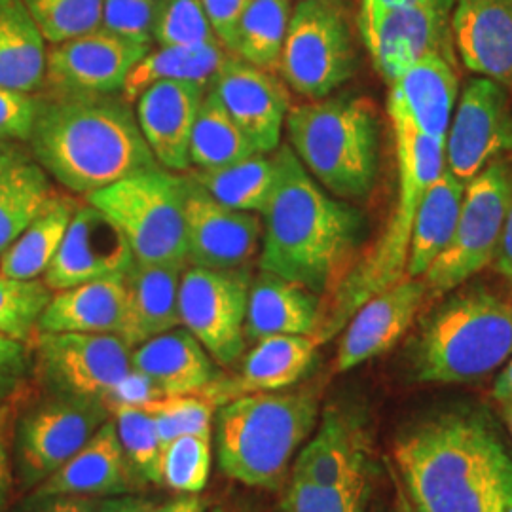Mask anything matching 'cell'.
Listing matches in <instances>:
<instances>
[{"instance_id": "obj_48", "label": "cell", "mask_w": 512, "mask_h": 512, "mask_svg": "<svg viewBox=\"0 0 512 512\" xmlns=\"http://www.w3.org/2000/svg\"><path fill=\"white\" fill-rule=\"evenodd\" d=\"M29 365L25 344L0 332V401L21 384Z\"/></svg>"}, {"instance_id": "obj_13", "label": "cell", "mask_w": 512, "mask_h": 512, "mask_svg": "<svg viewBox=\"0 0 512 512\" xmlns=\"http://www.w3.org/2000/svg\"><path fill=\"white\" fill-rule=\"evenodd\" d=\"M452 12L429 4L361 10L359 29L378 73L393 84L425 57H442L456 65Z\"/></svg>"}, {"instance_id": "obj_58", "label": "cell", "mask_w": 512, "mask_h": 512, "mask_svg": "<svg viewBox=\"0 0 512 512\" xmlns=\"http://www.w3.org/2000/svg\"><path fill=\"white\" fill-rule=\"evenodd\" d=\"M499 406H501V416H503V420L507 423V427H509L512 435V401L501 403Z\"/></svg>"}, {"instance_id": "obj_8", "label": "cell", "mask_w": 512, "mask_h": 512, "mask_svg": "<svg viewBox=\"0 0 512 512\" xmlns=\"http://www.w3.org/2000/svg\"><path fill=\"white\" fill-rule=\"evenodd\" d=\"M186 177L164 167L86 196L128 238L137 262L186 264Z\"/></svg>"}, {"instance_id": "obj_5", "label": "cell", "mask_w": 512, "mask_h": 512, "mask_svg": "<svg viewBox=\"0 0 512 512\" xmlns=\"http://www.w3.org/2000/svg\"><path fill=\"white\" fill-rule=\"evenodd\" d=\"M319 420L315 391H260L222 404L217 454L222 473L251 488L277 490Z\"/></svg>"}, {"instance_id": "obj_15", "label": "cell", "mask_w": 512, "mask_h": 512, "mask_svg": "<svg viewBox=\"0 0 512 512\" xmlns=\"http://www.w3.org/2000/svg\"><path fill=\"white\" fill-rule=\"evenodd\" d=\"M512 150V110L505 86L475 78L461 93L446 135V167L467 184Z\"/></svg>"}, {"instance_id": "obj_51", "label": "cell", "mask_w": 512, "mask_h": 512, "mask_svg": "<svg viewBox=\"0 0 512 512\" xmlns=\"http://www.w3.org/2000/svg\"><path fill=\"white\" fill-rule=\"evenodd\" d=\"M38 512H101V503L88 495H55Z\"/></svg>"}, {"instance_id": "obj_28", "label": "cell", "mask_w": 512, "mask_h": 512, "mask_svg": "<svg viewBox=\"0 0 512 512\" xmlns=\"http://www.w3.org/2000/svg\"><path fill=\"white\" fill-rule=\"evenodd\" d=\"M131 366L164 397L196 395L220 378L215 359L184 327L167 330L131 349Z\"/></svg>"}, {"instance_id": "obj_52", "label": "cell", "mask_w": 512, "mask_h": 512, "mask_svg": "<svg viewBox=\"0 0 512 512\" xmlns=\"http://www.w3.org/2000/svg\"><path fill=\"white\" fill-rule=\"evenodd\" d=\"M494 264L495 270L512 283V190L509 207H507V217H505V224H503V232H501V239H499L497 253H495Z\"/></svg>"}, {"instance_id": "obj_46", "label": "cell", "mask_w": 512, "mask_h": 512, "mask_svg": "<svg viewBox=\"0 0 512 512\" xmlns=\"http://www.w3.org/2000/svg\"><path fill=\"white\" fill-rule=\"evenodd\" d=\"M173 421L179 437L200 435L211 437L213 433V404L202 395H175L150 401Z\"/></svg>"}, {"instance_id": "obj_10", "label": "cell", "mask_w": 512, "mask_h": 512, "mask_svg": "<svg viewBox=\"0 0 512 512\" xmlns=\"http://www.w3.org/2000/svg\"><path fill=\"white\" fill-rule=\"evenodd\" d=\"M511 190L512 169L501 160H494L465 184L454 236L423 274L427 300L452 293L494 264Z\"/></svg>"}, {"instance_id": "obj_38", "label": "cell", "mask_w": 512, "mask_h": 512, "mask_svg": "<svg viewBox=\"0 0 512 512\" xmlns=\"http://www.w3.org/2000/svg\"><path fill=\"white\" fill-rule=\"evenodd\" d=\"M291 19V0H251L239 16L232 54L277 73Z\"/></svg>"}, {"instance_id": "obj_26", "label": "cell", "mask_w": 512, "mask_h": 512, "mask_svg": "<svg viewBox=\"0 0 512 512\" xmlns=\"http://www.w3.org/2000/svg\"><path fill=\"white\" fill-rule=\"evenodd\" d=\"M319 344L311 336H270L247 353L238 380L207 385L200 393L213 406H222L247 393L283 391L300 382L310 370Z\"/></svg>"}, {"instance_id": "obj_30", "label": "cell", "mask_w": 512, "mask_h": 512, "mask_svg": "<svg viewBox=\"0 0 512 512\" xmlns=\"http://www.w3.org/2000/svg\"><path fill=\"white\" fill-rule=\"evenodd\" d=\"M54 196L46 169L21 141H0V255Z\"/></svg>"}, {"instance_id": "obj_3", "label": "cell", "mask_w": 512, "mask_h": 512, "mask_svg": "<svg viewBox=\"0 0 512 512\" xmlns=\"http://www.w3.org/2000/svg\"><path fill=\"white\" fill-rule=\"evenodd\" d=\"M129 105L120 93H46L37 97L29 148L57 183L84 196L162 167Z\"/></svg>"}, {"instance_id": "obj_6", "label": "cell", "mask_w": 512, "mask_h": 512, "mask_svg": "<svg viewBox=\"0 0 512 512\" xmlns=\"http://www.w3.org/2000/svg\"><path fill=\"white\" fill-rule=\"evenodd\" d=\"M296 158L330 196L365 200L380 165V120L361 97H323L287 112Z\"/></svg>"}, {"instance_id": "obj_24", "label": "cell", "mask_w": 512, "mask_h": 512, "mask_svg": "<svg viewBox=\"0 0 512 512\" xmlns=\"http://www.w3.org/2000/svg\"><path fill=\"white\" fill-rule=\"evenodd\" d=\"M139 484L141 480L122 450L114 421L107 420L59 471L38 484L37 497L126 495L135 492Z\"/></svg>"}, {"instance_id": "obj_12", "label": "cell", "mask_w": 512, "mask_h": 512, "mask_svg": "<svg viewBox=\"0 0 512 512\" xmlns=\"http://www.w3.org/2000/svg\"><path fill=\"white\" fill-rule=\"evenodd\" d=\"M37 342L42 370L63 397L109 410L133 374L131 348L118 334L40 332Z\"/></svg>"}, {"instance_id": "obj_54", "label": "cell", "mask_w": 512, "mask_h": 512, "mask_svg": "<svg viewBox=\"0 0 512 512\" xmlns=\"http://www.w3.org/2000/svg\"><path fill=\"white\" fill-rule=\"evenodd\" d=\"M414 4H429V6L454 10L456 0H361V10H391V8H403V6H414Z\"/></svg>"}, {"instance_id": "obj_37", "label": "cell", "mask_w": 512, "mask_h": 512, "mask_svg": "<svg viewBox=\"0 0 512 512\" xmlns=\"http://www.w3.org/2000/svg\"><path fill=\"white\" fill-rule=\"evenodd\" d=\"M253 154H258L255 147L226 112L217 92L209 88L190 139V165L211 171L238 164Z\"/></svg>"}, {"instance_id": "obj_49", "label": "cell", "mask_w": 512, "mask_h": 512, "mask_svg": "<svg viewBox=\"0 0 512 512\" xmlns=\"http://www.w3.org/2000/svg\"><path fill=\"white\" fill-rule=\"evenodd\" d=\"M249 2L251 0H203L205 12L213 25L215 35L230 54L234 46V33L239 16L249 6Z\"/></svg>"}, {"instance_id": "obj_25", "label": "cell", "mask_w": 512, "mask_h": 512, "mask_svg": "<svg viewBox=\"0 0 512 512\" xmlns=\"http://www.w3.org/2000/svg\"><path fill=\"white\" fill-rule=\"evenodd\" d=\"M186 264L133 262L124 275V317L118 336L137 348L181 327L179 287Z\"/></svg>"}, {"instance_id": "obj_33", "label": "cell", "mask_w": 512, "mask_h": 512, "mask_svg": "<svg viewBox=\"0 0 512 512\" xmlns=\"http://www.w3.org/2000/svg\"><path fill=\"white\" fill-rule=\"evenodd\" d=\"M465 183L448 167L423 196L406 264V277H423L437 256L446 249L458 226Z\"/></svg>"}, {"instance_id": "obj_22", "label": "cell", "mask_w": 512, "mask_h": 512, "mask_svg": "<svg viewBox=\"0 0 512 512\" xmlns=\"http://www.w3.org/2000/svg\"><path fill=\"white\" fill-rule=\"evenodd\" d=\"M389 86L391 120L446 145L452 110L458 101L456 65L442 57H425Z\"/></svg>"}, {"instance_id": "obj_27", "label": "cell", "mask_w": 512, "mask_h": 512, "mask_svg": "<svg viewBox=\"0 0 512 512\" xmlns=\"http://www.w3.org/2000/svg\"><path fill=\"white\" fill-rule=\"evenodd\" d=\"M323 315V300L300 283L264 272L253 277L245 338L258 342L270 336H313Z\"/></svg>"}, {"instance_id": "obj_21", "label": "cell", "mask_w": 512, "mask_h": 512, "mask_svg": "<svg viewBox=\"0 0 512 512\" xmlns=\"http://www.w3.org/2000/svg\"><path fill=\"white\" fill-rule=\"evenodd\" d=\"M205 88L194 82L162 80L137 97V124L156 162L167 171H190V139Z\"/></svg>"}, {"instance_id": "obj_42", "label": "cell", "mask_w": 512, "mask_h": 512, "mask_svg": "<svg viewBox=\"0 0 512 512\" xmlns=\"http://www.w3.org/2000/svg\"><path fill=\"white\" fill-rule=\"evenodd\" d=\"M370 492V473L353 476L336 486H317L291 478L285 495V512H363Z\"/></svg>"}, {"instance_id": "obj_59", "label": "cell", "mask_w": 512, "mask_h": 512, "mask_svg": "<svg viewBox=\"0 0 512 512\" xmlns=\"http://www.w3.org/2000/svg\"><path fill=\"white\" fill-rule=\"evenodd\" d=\"M211 512H228L226 509H222V507H217V509H213Z\"/></svg>"}, {"instance_id": "obj_36", "label": "cell", "mask_w": 512, "mask_h": 512, "mask_svg": "<svg viewBox=\"0 0 512 512\" xmlns=\"http://www.w3.org/2000/svg\"><path fill=\"white\" fill-rule=\"evenodd\" d=\"M186 175L217 202L245 213L262 215L274 196L277 164L274 156L253 154L220 169H190Z\"/></svg>"}, {"instance_id": "obj_50", "label": "cell", "mask_w": 512, "mask_h": 512, "mask_svg": "<svg viewBox=\"0 0 512 512\" xmlns=\"http://www.w3.org/2000/svg\"><path fill=\"white\" fill-rule=\"evenodd\" d=\"M14 404H0V512L4 511L12 490L10 467V435L14 425Z\"/></svg>"}, {"instance_id": "obj_1", "label": "cell", "mask_w": 512, "mask_h": 512, "mask_svg": "<svg viewBox=\"0 0 512 512\" xmlns=\"http://www.w3.org/2000/svg\"><path fill=\"white\" fill-rule=\"evenodd\" d=\"M416 512H512V456L475 410H444L410 425L393 446Z\"/></svg>"}, {"instance_id": "obj_2", "label": "cell", "mask_w": 512, "mask_h": 512, "mask_svg": "<svg viewBox=\"0 0 512 512\" xmlns=\"http://www.w3.org/2000/svg\"><path fill=\"white\" fill-rule=\"evenodd\" d=\"M274 158L277 184L260 215L258 266L323 298L351 268L365 238V217L315 183L289 145L277 148Z\"/></svg>"}, {"instance_id": "obj_35", "label": "cell", "mask_w": 512, "mask_h": 512, "mask_svg": "<svg viewBox=\"0 0 512 512\" xmlns=\"http://www.w3.org/2000/svg\"><path fill=\"white\" fill-rule=\"evenodd\" d=\"M228 57L230 52L220 42L198 48H150L131 69L120 95L128 103H133L148 86L162 80L194 82L209 90Z\"/></svg>"}, {"instance_id": "obj_14", "label": "cell", "mask_w": 512, "mask_h": 512, "mask_svg": "<svg viewBox=\"0 0 512 512\" xmlns=\"http://www.w3.org/2000/svg\"><path fill=\"white\" fill-rule=\"evenodd\" d=\"M109 420L101 403L63 397L19 421L16 459L25 486H37L59 471Z\"/></svg>"}, {"instance_id": "obj_47", "label": "cell", "mask_w": 512, "mask_h": 512, "mask_svg": "<svg viewBox=\"0 0 512 512\" xmlns=\"http://www.w3.org/2000/svg\"><path fill=\"white\" fill-rule=\"evenodd\" d=\"M37 110L33 93L14 92L0 86V141H29Z\"/></svg>"}, {"instance_id": "obj_17", "label": "cell", "mask_w": 512, "mask_h": 512, "mask_svg": "<svg viewBox=\"0 0 512 512\" xmlns=\"http://www.w3.org/2000/svg\"><path fill=\"white\" fill-rule=\"evenodd\" d=\"M186 266L207 270L247 268L258 253L262 219L211 198L186 173Z\"/></svg>"}, {"instance_id": "obj_34", "label": "cell", "mask_w": 512, "mask_h": 512, "mask_svg": "<svg viewBox=\"0 0 512 512\" xmlns=\"http://www.w3.org/2000/svg\"><path fill=\"white\" fill-rule=\"evenodd\" d=\"M78 202L54 194L18 239L0 255V274L12 279H38L46 274L55 253L65 238Z\"/></svg>"}, {"instance_id": "obj_7", "label": "cell", "mask_w": 512, "mask_h": 512, "mask_svg": "<svg viewBox=\"0 0 512 512\" xmlns=\"http://www.w3.org/2000/svg\"><path fill=\"white\" fill-rule=\"evenodd\" d=\"M512 357V304L486 289L444 302L418 336L412 366L423 384H469Z\"/></svg>"}, {"instance_id": "obj_23", "label": "cell", "mask_w": 512, "mask_h": 512, "mask_svg": "<svg viewBox=\"0 0 512 512\" xmlns=\"http://www.w3.org/2000/svg\"><path fill=\"white\" fill-rule=\"evenodd\" d=\"M452 33L469 71L512 86V0H459Z\"/></svg>"}, {"instance_id": "obj_19", "label": "cell", "mask_w": 512, "mask_h": 512, "mask_svg": "<svg viewBox=\"0 0 512 512\" xmlns=\"http://www.w3.org/2000/svg\"><path fill=\"white\" fill-rule=\"evenodd\" d=\"M211 88L258 154L279 148L291 99L275 73L230 54Z\"/></svg>"}, {"instance_id": "obj_20", "label": "cell", "mask_w": 512, "mask_h": 512, "mask_svg": "<svg viewBox=\"0 0 512 512\" xmlns=\"http://www.w3.org/2000/svg\"><path fill=\"white\" fill-rule=\"evenodd\" d=\"M425 300L427 287L423 279L403 277L365 302L344 327L334 357V374L348 372L393 348L412 327Z\"/></svg>"}, {"instance_id": "obj_39", "label": "cell", "mask_w": 512, "mask_h": 512, "mask_svg": "<svg viewBox=\"0 0 512 512\" xmlns=\"http://www.w3.org/2000/svg\"><path fill=\"white\" fill-rule=\"evenodd\" d=\"M110 414L133 473L141 482L162 484L164 446L150 410L143 404H114L110 406Z\"/></svg>"}, {"instance_id": "obj_4", "label": "cell", "mask_w": 512, "mask_h": 512, "mask_svg": "<svg viewBox=\"0 0 512 512\" xmlns=\"http://www.w3.org/2000/svg\"><path fill=\"white\" fill-rule=\"evenodd\" d=\"M393 131L399 165V194L393 219L376 245L359 262L351 264L329 294V302H323L321 325L311 336L319 346L344 329L353 313L370 298L406 277L418 209L425 192L446 167L444 143L421 135L403 122H393Z\"/></svg>"}, {"instance_id": "obj_29", "label": "cell", "mask_w": 512, "mask_h": 512, "mask_svg": "<svg viewBox=\"0 0 512 512\" xmlns=\"http://www.w3.org/2000/svg\"><path fill=\"white\" fill-rule=\"evenodd\" d=\"M363 473H370V463L361 423L338 408H327L315 437L296 458L293 476L317 486H336Z\"/></svg>"}, {"instance_id": "obj_40", "label": "cell", "mask_w": 512, "mask_h": 512, "mask_svg": "<svg viewBox=\"0 0 512 512\" xmlns=\"http://www.w3.org/2000/svg\"><path fill=\"white\" fill-rule=\"evenodd\" d=\"M46 42L59 44L101 27L103 0H23Z\"/></svg>"}, {"instance_id": "obj_18", "label": "cell", "mask_w": 512, "mask_h": 512, "mask_svg": "<svg viewBox=\"0 0 512 512\" xmlns=\"http://www.w3.org/2000/svg\"><path fill=\"white\" fill-rule=\"evenodd\" d=\"M133 262L135 256L122 230L86 202L76 207L42 281L57 293L97 279L126 275Z\"/></svg>"}, {"instance_id": "obj_55", "label": "cell", "mask_w": 512, "mask_h": 512, "mask_svg": "<svg viewBox=\"0 0 512 512\" xmlns=\"http://www.w3.org/2000/svg\"><path fill=\"white\" fill-rule=\"evenodd\" d=\"M492 395L499 404L512 401V357L507 361L505 368L499 372Z\"/></svg>"}, {"instance_id": "obj_41", "label": "cell", "mask_w": 512, "mask_h": 512, "mask_svg": "<svg viewBox=\"0 0 512 512\" xmlns=\"http://www.w3.org/2000/svg\"><path fill=\"white\" fill-rule=\"evenodd\" d=\"M52 291L38 279H12L0 274V332L27 342L38 330V319Z\"/></svg>"}, {"instance_id": "obj_11", "label": "cell", "mask_w": 512, "mask_h": 512, "mask_svg": "<svg viewBox=\"0 0 512 512\" xmlns=\"http://www.w3.org/2000/svg\"><path fill=\"white\" fill-rule=\"evenodd\" d=\"M251 281L249 266L236 270L186 266L181 277V327L224 368L236 365L247 348L245 315Z\"/></svg>"}, {"instance_id": "obj_31", "label": "cell", "mask_w": 512, "mask_h": 512, "mask_svg": "<svg viewBox=\"0 0 512 512\" xmlns=\"http://www.w3.org/2000/svg\"><path fill=\"white\" fill-rule=\"evenodd\" d=\"M124 296V275L57 291L38 319V332L118 334L124 317Z\"/></svg>"}, {"instance_id": "obj_53", "label": "cell", "mask_w": 512, "mask_h": 512, "mask_svg": "<svg viewBox=\"0 0 512 512\" xmlns=\"http://www.w3.org/2000/svg\"><path fill=\"white\" fill-rule=\"evenodd\" d=\"M205 509H207V501L200 495L186 494L173 501H167L160 507L147 505V509L143 512H205Z\"/></svg>"}, {"instance_id": "obj_9", "label": "cell", "mask_w": 512, "mask_h": 512, "mask_svg": "<svg viewBox=\"0 0 512 512\" xmlns=\"http://www.w3.org/2000/svg\"><path fill=\"white\" fill-rule=\"evenodd\" d=\"M357 71V48L342 0H300L283 42L279 71L293 92L323 99Z\"/></svg>"}, {"instance_id": "obj_56", "label": "cell", "mask_w": 512, "mask_h": 512, "mask_svg": "<svg viewBox=\"0 0 512 512\" xmlns=\"http://www.w3.org/2000/svg\"><path fill=\"white\" fill-rule=\"evenodd\" d=\"M148 503L133 497H120V499H109L101 503V512H143L147 509Z\"/></svg>"}, {"instance_id": "obj_32", "label": "cell", "mask_w": 512, "mask_h": 512, "mask_svg": "<svg viewBox=\"0 0 512 512\" xmlns=\"http://www.w3.org/2000/svg\"><path fill=\"white\" fill-rule=\"evenodd\" d=\"M46 40L23 0H0V86L35 93L44 86Z\"/></svg>"}, {"instance_id": "obj_57", "label": "cell", "mask_w": 512, "mask_h": 512, "mask_svg": "<svg viewBox=\"0 0 512 512\" xmlns=\"http://www.w3.org/2000/svg\"><path fill=\"white\" fill-rule=\"evenodd\" d=\"M389 475H391L393 484H395V512H416L414 507H412V503H410V499H408L406 490H404L401 476L397 473V469L391 467V465H389Z\"/></svg>"}, {"instance_id": "obj_45", "label": "cell", "mask_w": 512, "mask_h": 512, "mask_svg": "<svg viewBox=\"0 0 512 512\" xmlns=\"http://www.w3.org/2000/svg\"><path fill=\"white\" fill-rule=\"evenodd\" d=\"M162 0H103L101 27L112 35L152 48Z\"/></svg>"}, {"instance_id": "obj_43", "label": "cell", "mask_w": 512, "mask_h": 512, "mask_svg": "<svg viewBox=\"0 0 512 512\" xmlns=\"http://www.w3.org/2000/svg\"><path fill=\"white\" fill-rule=\"evenodd\" d=\"M154 42L162 48H198L220 40L203 0H162L154 25Z\"/></svg>"}, {"instance_id": "obj_16", "label": "cell", "mask_w": 512, "mask_h": 512, "mask_svg": "<svg viewBox=\"0 0 512 512\" xmlns=\"http://www.w3.org/2000/svg\"><path fill=\"white\" fill-rule=\"evenodd\" d=\"M148 46L112 35L103 27L52 44L46 52V93L114 95L122 93L131 69L145 57Z\"/></svg>"}, {"instance_id": "obj_44", "label": "cell", "mask_w": 512, "mask_h": 512, "mask_svg": "<svg viewBox=\"0 0 512 512\" xmlns=\"http://www.w3.org/2000/svg\"><path fill=\"white\" fill-rule=\"evenodd\" d=\"M211 473V437L181 435L164 450L162 484L181 494H200Z\"/></svg>"}]
</instances>
